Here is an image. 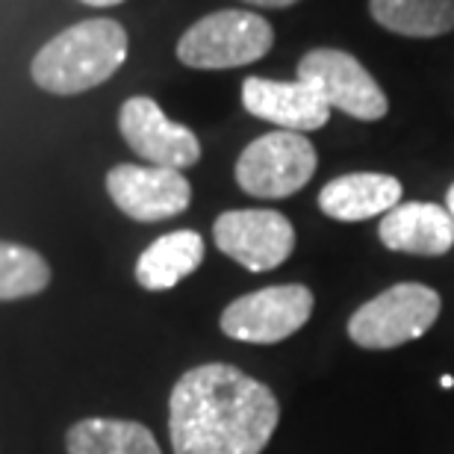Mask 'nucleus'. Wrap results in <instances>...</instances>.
Instances as JSON below:
<instances>
[{
    "label": "nucleus",
    "instance_id": "nucleus-1",
    "mask_svg": "<svg viewBox=\"0 0 454 454\" xmlns=\"http://www.w3.org/2000/svg\"><path fill=\"white\" fill-rule=\"evenodd\" d=\"M278 422L275 393L227 363L189 369L168 398L175 454H260Z\"/></svg>",
    "mask_w": 454,
    "mask_h": 454
},
{
    "label": "nucleus",
    "instance_id": "nucleus-2",
    "mask_svg": "<svg viewBox=\"0 0 454 454\" xmlns=\"http://www.w3.org/2000/svg\"><path fill=\"white\" fill-rule=\"evenodd\" d=\"M127 59V30L113 18H89L57 39L33 59L35 86L51 95H80L106 83Z\"/></svg>",
    "mask_w": 454,
    "mask_h": 454
},
{
    "label": "nucleus",
    "instance_id": "nucleus-3",
    "mask_svg": "<svg viewBox=\"0 0 454 454\" xmlns=\"http://www.w3.org/2000/svg\"><path fill=\"white\" fill-rule=\"evenodd\" d=\"M275 44V30L248 9H219L204 15L177 42V59L198 71L239 68L262 59Z\"/></svg>",
    "mask_w": 454,
    "mask_h": 454
},
{
    "label": "nucleus",
    "instance_id": "nucleus-4",
    "mask_svg": "<svg viewBox=\"0 0 454 454\" xmlns=\"http://www.w3.org/2000/svg\"><path fill=\"white\" fill-rule=\"evenodd\" d=\"M440 295L425 284H395L366 301L348 319V337L360 348L387 351L419 340L440 316Z\"/></svg>",
    "mask_w": 454,
    "mask_h": 454
},
{
    "label": "nucleus",
    "instance_id": "nucleus-5",
    "mask_svg": "<svg viewBox=\"0 0 454 454\" xmlns=\"http://www.w3.org/2000/svg\"><path fill=\"white\" fill-rule=\"evenodd\" d=\"M319 153L304 133L275 130L254 139L236 160V184L254 198H289L310 184Z\"/></svg>",
    "mask_w": 454,
    "mask_h": 454
},
{
    "label": "nucleus",
    "instance_id": "nucleus-6",
    "mask_svg": "<svg viewBox=\"0 0 454 454\" xmlns=\"http://www.w3.org/2000/svg\"><path fill=\"white\" fill-rule=\"evenodd\" d=\"M298 80L313 86L331 110L360 121H378L389 113V101L366 66L340 48H316L298 62Z\"/></svg>",
    "mask_w": 454,
    "mask_h": 454
},
{
    "label": "nucleus",
    "instance_id": "nucleus-7",
    "mask_svg": "<svg viewBox=\"0 0 454 454\" xmlns=\"http://www.w3.org/2000/svg\"><path fill=\"white\" fill-rule=\"evenodd\" d=\"M313 316V293L301 284L266 286L224 307L222 331L231 340L271 345L301 331Z\"/></svg>",
    "mask_w": 454,
    "mask_h": 454
},
{
    "label": "nucleus",
    "instance_id": "nucleus-8",
    "mask_svg": "<svg viewBox=\"0 0 454 454\" xmlns=\"http://www.w3.org/2000/svg\"><path fill=\"white\" fill-rule=\"evenodd\" d=\"M213 239L248 271H271L295 251V227L278 210H227L213 224Z\"/></svg>",
    "mask_w": 454,
    "mask_h": 454
},
{
    "label": "nucleus",
    "instance_id": "nucleus-9",
    "mask_svg": "<svg viewBox=\"0 0 454 454\" xmlns=\"http://www.w3.org/2000/svg\"><path fill=\"white\" fill-rule=\"evenodd\" d=\"M118 130L136 157L148 166L184 171L201 160V142L189 127L171 121L153 98L136 95L118 113Z\"/></svg>",
    "mask_w": 454,
    "mask_h": 454
},
{
    "label": "nucleus",
    "instance_id": "nucleus-10",
    "mask_svg": "<svg viewBox=\"0 0 454 454\" xmlns=\"http://www.w3.org/2000/svg\"><path fill=\"white\" fill-rule=\"evenodd\" d=\"M106 192L124 215L136 222L175 219L192 201V186L177 168L121 162L106 175Z\"/></svg>",
    "mask_w": 454,
    "mask_h": 454
},
{
    "label": "nucleus",
    "instance_id": "nucleus-11",
    "mask_svg": "<svg viewBox=\"0 0 454 454\" xmlns=\"http://www.w3.org/2000/svg\"><path fill=\"white\" fill-rule=\"evenodd\" d=\"M242 106L254 118L293 133H313L331 118L328 101L301 80L284 83V80L248 77L242 83Z\"/></svg>",
    "mask_w": 454,
    "mask_h": 454
},
{
    "label": "nucleus",
    "instance_id": "nucleus-12",
    "mask_svg": "<svg viewBox=\"0 0 454 454\" xmlns=\"http://www.w3.org/2000/svg\"><path fill=\"white\" fill-rule=\"evenodd\" d=\"M378 236L389 251L416 254V257H442L454 245V219L440 204L407 201L380 219Z\"/></svg>",
    "mask_w": 454,
    "mask_h": 454
},
{
    "label": "nucleus",
    "instance_id": "nucleus-13",
    "mask_svg": "<svg viewBox=\"0 0 454 454\" xmlns=\"http://www.w3.org/2000/svg\"><path fill=\"white\" fill-rule=\"evenodd\" d=\"M402 204V180L380 171H354L325 184L319 210L337 222H366Z\"/></svg>",
    "mask_w": 454,
    "mask_h": 454
},
{
    "label": "nucleus",
    "instance_id": "nucleus-14",
    "mask_svg": "<svg viewBox=\"0 0 454 454\" xmlns=\"http://www.w3.org/2000/svg\"><path fill=\"white\" fill-rule=\"evenodd\" d=\"M204 260V239L195 231H175L160 236L142 251L136 262V280L142 289L162 293L189 278Z\"/></svg>",
    "mask_w": 454,
    "mask_h": 454
},
{
    "label": "nucleus",
    "instance_id": "nucleus-15",
    "mask_svg": "<svg viewBox=\"0 0 454 454\" xmlns=\"http://www.w3.org/2000/svg\"><path fill=\"white\" fill-rule=\"evenodd\" d=\"M369 15L407 39H437L454 30V0H369Z\"/></svg>",
    "mask_w": 454,
    "mask_h": 454
},
{
    "label": "nucleus",
    "instance_id": "nucleus-16",
    "mask_svg": "<svg viewBox=\"0 0 454 454\" xmlns=\"http://www.w3.org/2000/svg\"><path fill=\"white\" fill-rule=\"evenodd\" d=\"M68 454H162L153 434L127 419H83L68 431Z\"/></svg>",
    "mask_w": 454,
    "mask_h": 454
},
{
    "label": "nucleus",
    "instance_id": "nucleus-17",
    "mask_svg": "<svg viewBox=\"0 0 454 454\" xmlns=\"http://www.w3.org/2000/svg\"><path fill=\"white\" fill-rule=\"evenodd\" d=\"M51 284V266L27 245L0 242V301L39 295Z\"/></svg>",
    "mask_w": 454,
    "mask_h": 454
},
{
    "label": "nucleus",
    "instance_id": "nucleus-18",
    "mask_svg": "<svg viewBox=\"0 0 454 454\" xmlns=\"http://www.w3.org/2000/svg\"><path fill=\"white\" fill-rule=\"evenodd\" d=\"M251 6H260V9H286V6H295L298 0H245Z\"/></svg>",
    "mask_w": 454,
    "mask_h": 454
},
{
    "label": "nucleus",
    "instance_id": "nucleus-19",
    "mask_svg": "<svg viewBox=\"0 0 454 454\" xmlns=\"http://www.w3.org/2000/svg\"><path fill=\"white\" fill-rule=\"evenodd\" d=\"M80 4H89V6H118L124 0H80Z\"/></svg>",
    "mask_w": 454,
    "mask_h": 454
},
{
    "label": "nucleus",
    "instance_id": "nucleus-20",
    "mask_svg": "<svg viewBox=\"0 0 454 454\" xmlns=\"http://www.w3.org/2000/svg\"><path fill=\"white\" fill-rule=\"evenodd\" d=\"M446 210L451 213V219H454V184L449 186V195H446Z\"/></svg>",
    "mask_w": 454,
    "mask_h": 454
}]
</instances>
